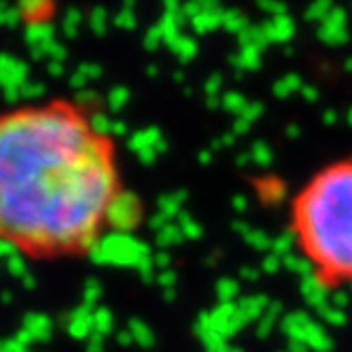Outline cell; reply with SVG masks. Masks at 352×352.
Wrapping results in <instances>:
<instances>
[{"label":"cell","mask_w":352,"mask_h":352,"mask_svg":"<svg viewBox=\"0 0 352 352\" xmlns=\"http://www.w3.org/2000/svg\"><path fill=\"white\" fill-rule=\"evenodd\" d=\"M142 219L111 136L66 100L0 113V248L83 259Z\"/></svg>","instance_id":"obj_1"},{"label":"cell","mask_w":352,"mask_h":352,"mask_svg":"<svg viewBox=\"0 0 352 352\" xmlns=\"http://www.w3.org/2000/svg\"><path fill=\"white\" fill-rule=\"evenodd\" d=\"M293 232L327 285L352 283V160L322 170L299 193Z\"/></svg>","instance_id":"obj_2"},{"label":"cell","mask_w":352,"mask_h":352,"mask_svg":"<svg viewBox=\"0 0 352 352\" xmlns=\"http://www.w3.org/2000/svg\"><path fill=\"white\" fill-rule=\"evenodd\" d=\"M280 331L291 342L304 344L308 350H314V352H331L333 350V340L327 336L322 327L316 320H312L306 312L285 314L280 320Z\"/></svg>","instance_id":"obj_3"},{"label":"cell","mask_w":352,"mask_h":352,"mask_svg":"<svg viewBox=\"0 0 352 352\" xmlns=\"http://www.w3.org/2000/svg\"><path fill=\"white\" fill-rule=\"evenodd\" d=\"M210 322L217 333H221L225 340H230L238 336V331H242L250 320L238 306V301H232V304H219L210 314Z\"/></svg>","instance_id":"obj_4"},{"label":"cell","mask_w":352,"mask_h":352,"mask_svg":"<svg viewBox=\"0 0 352 352\" xmlns=\"http://www.w3.org/2000/svg\"><path fill=\"white\" fill-rule=\"evenodd\" d=\"M299 291H301V295H304V299L308 301V306H312L314 310L327 306L331 301V287L327 285L318 274L308 276V278H301Z\"/></svg>","instance_id":"obj_5"},{"label":"cell","mask_w":352,"mask_h":352,"mask_svg":"<svg viewBox=\"0 0 352 352\" xmlns=\"http://www.w3.org/2000/svg\"><path fill=\"white\" fill-rule=\"evenodd\" d=\"M267 43H289L295 36V21L289 15H276L261 23Z\"/></svg>","instance_id":"obj_6"},{"label":"cell","mask_w":352,"mask_h":352,"mask_svg":"<svg viewBox=\"0 0 352 352\" xmlns=\"http://www.w3.org/2000/svg\"><path fill=\"white\" fill-rule=\"evenodd\" d=\"M261 52L263 49L259 47H240V52L232 58V66L238 68L240 72H246V70H257L261 66Z\"/></svg>","instance_id":"obj_7"},{"label":"cell","mask_w":352,"mask_h":352,"mask_svg":"<svg viewBox=\"0 0 352 352\" xmlns=\"http://www.w3.org/2000/svg\"><path fill=\"white\" fill-rule=\"evenodd\" d=\"M272 301L265 295H250V297H242L238 299V306L242 308V312L246 314L248 320H259L265 310L270 308Z\"/></svg>","instance_id":"obj_8"},{"label":"cell","mask_w":352,"mask_h":352,"mask_svg":"<svg viewBox=\"0 0 352 352\" xmlns=\"http://www.w3.org/2000/svg\"><path fill=\"white\" fill-rule=\"evenodd\" d=\"M348 28H342V26H333V23H327L322 21L318 26V38L324 43V45H333V47H340L348 41Z\"/></svg>","instance_id":"obj_9"},{"label":"cell","mask_w":352,"mask_h":352,"mask_svg":"<svg viewBox=\"0 0 352 352\" xmlns=\"http://www.w3.org/2000/svg\"><path fill=\"white\" fill-rule=\"evenodd\" d=\"M283 265L289 270V272H293V274H297L299 278H308V276H314L316 274V265L304 255V257H297V255H287V257H283Z\"/></svg>","instance_id":"obj_10"},{"label":"cell","mask_w":352,"mask_h":352,"mask_svg":"<svg viewBox=\"0 0 352 352\" xmlns=\"http://www.w3.org/2000/svg\"><path fill=\"white\" fill-rule=\"evenodd\" d=\"M219 26H223V11H202L193 19V30L199 34L210 32Z\"/></svg>","instance_id":"obj_11"},{"label":"cell","mask_w":352,"mask_h":352,"mask_svg":"<svg viewBox=\"0 0 352 352\" xmlns=\"http://www.w3.org/2000/svg\"><path fill=\"white\" fill-rule=\"evenodd\" d=\"M257 189H259L261 199H265V202H280L285 197V185L278 179H274V176L257 183Z\"/></svg>","instance_id":"obj_12"},{"label":"cell","mask_w":352,"mask_h":352,"mask_svg":"<svg viewBox=\"0 0 352 352\" xmlns=\"http://www.w3.org/2000/svg\"><path fill=\"white\" fill-rule=\"evenodd\" d=\"M280 312H283V306H280V304H276V301H272L270 308L265 310V314L259 318V324H257V336H259V338H267L270 331L276 327V322L283 320V318H280Z\"/></svg>","instance_id":"obj_13"},{"label":"cell","mask_w":352,"mask_h":352,"mask_svg":"<svg viewBox=\"0 0 352 352\" xmlns=\"http://www.w3.org/2000/svg\"><path fill=\"white\" fill-rule=\"evenodd\" d=\"M301 87H304V83H301V77L295 72L287 74V77H283L280 81L274 83V96L276 98H289L291 94L295 91H301Z\"/></svg>","instance_id":"obj_14"},{"label":"cell","mask_w":352,"mask_h":352,"mask_svg":"<svg viewBox=\"0 0 352 352\" xmlns=\"http://www.w3.org/2000/svg\"><path fill=\"white\" fill-rule=\"evenodd\" d=\"M297 244H299V242H297L295 232H293V230H289V232L280 234L278 238H274L270 253L278 255V257H287V255H291V253H293V246H297Z\"/></svg>","instance_id":"obj_15"},{"label":"cell","mask_w":352,"mask_h":352,"mask_svg":"<svg viewBox=\"0 0 352 352\" xmlns=\"http://www.w3.org/2000/svg\"><path fill=\"white\" fill-rule=\"evenodd\" d=\"M223 28L234 34H242L248 28V19L238 9L223 11Z\"/></svg>","instance_id":"obj_16"},{"label":"cell","mask_w":352,"mask_h":352,"mask_svg":"<svg viewBox=\"0 0 352 352\" xmlns=\"http://www.w3.org/2000/svg\"><path fill=\"white\" fill-rule=\"evenodd\" d=\"M238 41H240V47H259V49H265L270 43L263 34V28L261 26H248L242 34H238Z\"/></svg>","instance_id":"obj_17"},{"label":"cell","mask_w":352,"mask_h":352,"mask_svg":"<svg viewBox=\"0 0 352 352\" xmlns=\"http://www.w3.org/2000/svg\"><path fill=\"white\" fill-rule=\"evenodd\" d=\"M217 295L221 299V304H232V301H238L240 283L234 278H221L217 285Z\"/></svg>","instance_id":"obj_18"},{"label":"cell","mask_w":352,"mask_h":352,"mask_svg":"<svg viewBox=\"0 0 352 352\" xmlns=\"http://www.w3.org/2000/svg\"><path fill=\"white\" fill-rule=\"evenodd\" d=\"M248 104H250V102H248V100H246L240 91H230V94H225L223 100H221V107H223L225 111H230V113L238 115V117L246 111Z\"/></svg>","instance_id":"obj_19"},{"label":"cell","mask_w":352,"mask_h":352,"mask_svg":"<svg viewBox=\"0 0 352 352\" xmlns=\"http://www.w3.org/2000/svg\"><path fill=\"white\" fill-rule=\"evenodd\" d=\"M331 11H333V3H331V0H314V3L306 11V19L308 21H320L322 23L327 17H329Z\"/></svg>","instance_id":"obj_20"},{"label":"cell","mask_w":352,"mask_h":352,"mask_svg":"<svg viewBox=\"0 0 352 352\" xmlns=\"http://www.w3.org/2000/svg\"><path fill=\"white\" fill-rule=\"evenodd\" d=\"M316 314H318L327 324H331V327H342V324H346V320H348V314H346L344 310L331 306V304H327V306L318 308Z\"/></svg>","instance_id":"obj_21"},{"label":"cell","mask_w":352,"mask_h":352,"mask_svg":"<svg viewBox=\"0 0 352 352\" xmlns=\"http://www.w3.org/2000/svg\"><path fill=\"white\" fill-rule=\"evenodd\" d=\"M250 160H253V164H257L259 168H267L274 162V153H272L270 144L255 142L253 148H250Z\"/></svg>","instance_id":"obj_22"},{"label":"cell","mask_w":352,"mask_h":352,"mask_svg":"<svg viewBox=\"0 0 352 352\" xmlns=\"http://www.w3.org/2000/svg\"><path fill=\"white\" fill-rule=\"evenodd\" d=\"M244 240L253 246L255 250H272V238L263 232V230H255V228H250L248 234L244 236Z\"/></svg>","instance_id":"obj_23"},{"label":"cell","mask_w":352,"mask_h":352,"mask_svg":"<svg viewBox=\"0 0 352 352\" xmlns=\"http://www.w3.org/2000/svg\"><path fill=\"white\" fill-rule=\"evenodd\" d=\"M257 5H259L263 11L272 13L274 17H276V15H287V5L280 3V0H257Z\"/></svg>","instance_id":"obj_24"},{"label":"cell","mask_w":352,"mask_h":352,"mask_svg":"<svg viewBox=\"0 0 352 352\" xmlns=\"http://www.w3.org/2000/svg\"><path fill=\"white\" fill-rule=\"evenodd\" d=\"M179 45H174L176 47V52H179L181 56H183V60L187 62V60H191L195 54H197V47H195V43L193 41H189V38H179L176 41Z\"/></svg>","instance_id":"obj_25"},{"label":"cell","mask_w":352,"mask_h":352,"mask_svg":"<svg viewBox=\"0 0 352 352\" xmlns=\"http://www.w3.org/2000/svg\"><path fill=\"white\" fill-rule=\"evenodd\" d=\"M280 265H283V257L270 253V255H265V257H263L261 272H265V274H276V272L280 270Z\"/></svg>","instance_id":"obj_26"},{"label":"cell","mask_w":352,"mask_h":352,"mask_svg":"<svg viewBox=\"0 0 352 352\" xmlns=\"http://www.w3.org/2000/svg\"><path fill=\"white\" fill-rule=\"evenodd\" d=\"M324 21H327V23H333V26L346 28V26H348V13H346V9H342V7H333V11L329 13V17H327Z\"/></svg>","instance_id":"obj_27"},{"label":"cell","mask_w":352,"mask_h":352,"mask_svg":"<svg viewBox=\"0 0 352 352\" xmlns=\"http://www.w3.org/2000/svg\"><path fill=\"white\" fill-rule=\"evenodd\" d=\"M263 111H265V109H263V104H261V102H250V104L246 107V111H244L240 117H242V119H246L248 123H253V121H257V119L263 115Z\"/></svg>","instance_id":"obj_28"},{"label":"cell","mask_w":352,"mask_h":352,"mask_svg":"<svg viewBox=\"0 0 352 352\" xmlns=\"http://www.w3.org/2000/svg\"><path fill=\"white\" fill-rule=\"evenodd\" d=\"M221 83H223L221 74H212V77L206 81V94H208V96H217L219 89H221Z\"/></svg>","instance_id":"obj_29"},{"label":"cell","mask_w":352,"mask_h":352,"mask_svg":"<svg viewBox=\"0 0 352 352\" xmlns=\"http://www.w3.org/2000/svg\"><path fill=\"white\" fill-rule=\"evenodd\" d=\"M232 206H234L236 212H246V208H248V199H246V195H244V193H236V195L232 197Z\"/></svg>","instance_id":"obj_30"},{"label":"cell","mask_w":352,"mask_h":352,"mask_svg":"<svg viewBox=\"0 0 352 352\" xmlns=\"http://www.w3.org/2000/svg\"><path fill=\"white\" fill-rule=\"evenodd\" d=\"M348 295H344V293H336V295H331V301L329 304L331 306H336V308H340V310H346V306H348Z\"/></svg>","instance_id":"obj_31"},{"label":"cell","mask_w":352,"mask_h":352,"mask_svg":"<svg viewBox=\"0 0 352 352\" xmlns=\"http://www.w3.org/2000/svg\"><path fill=\"white\" fill-rule=\"evenodd\" d=\"M248 130H250V123H248L246 119L238 117L236 123H234V134H236V136H242V134H246Z\"/></svg>","instance_id":"obj_32"},{"label":"cell","mask_w":352,"mask_h":352,"mask_svg":"<svg viewBox=\"0 0 352 352\" xmlns=\"http://www.w3.org/2000/svg\"><path fill=\"white\" fill-rule=\"evenodd\" d=\"M301 96H304L308 102H316V100H318V89L312 87V85H304V87H301Z\"/></svg>","instance_id":"obj_33"},{"label":"cell","mask_w":352,"mask_h":352,"mask_svg":"<svg viewBox=\"0 0 352 352\" xmlns=\"http://www.w3.org/2000/svg\"><path fill=\"white\" fill-rule=\"evenodd\" d=\"M259 270H253V267H242L240 270V276H242V278H248L250 283H255V280H259Z\"/></svg>","instance_id":"obj_34"},{"label":"cell","mask_w":352,"mask_h":352,"mask_svg":"<svg viewBox=\"0 0 352 352\" xmlns=\"http://www.w3.org/2000/svg\"><path fill=\"white\" fill-rule=\"evenodd\" d=\"M338 121V113L333 111V109H327L324 113H322V123L324 125H333Z\"/></svg>","instance_id":"obj_35"},{"label":"cell","mask_w":352,"mask_h":352,"mask_svg":"<svg viewBox=\"0 0 352 352\" xmlns=\"http://www.w3.org/2000/svg\"><path fill=\"white\" fill-rule=\"evenodd\" d=\"M217 144H219V146H234V144H236V134H234V132H232V134H225Z\"/></svg>","instance_id":"obj_36"},{"label":"cell","mask_w":352,"mask_h":352,"mask_svg":"<svg viewBox=\"0 0 352 352\" xmlns=\"http://www.w3.org/2000/svg\"><path fill=\"white\" fill-rule=\"evenodd\" d=\"M299 134H301V132H299V125L291 123L289 128H287V136H289V138H297Z\"/></svg>","instance_id":"obj_37"},{"label":"cell","mask_w":352,"mask_h":352,"mask_svg":"<svg viewBox=\"0 0 352 352\" xmlns=\"http://www.w3.org/2000/svg\"><path fill=\"white\" fill-rule=\"evenodd\" d=\"M250 162H253V160H250V153H240V155H238V166H240V168L248 166Z\"/></svg>","instance_id":"obj_38"},{"label":"cell","mask_w":352,"mask_h":352,"mask_svg":"<svg viewBox=\"0 0 352 352\" xmlns=\"http://www.w3.org/2000/svg\"><path fill=\"white\" fill-rule=\"evenodd\" d=\"M221 102H219V100H217V96H208V107H212V109H217Z\"/></svg>","instance_id":"obj_39"},{"label":"cell","mask_w":352,"mask_h":352,"mask_svg":"<svg viewBox=\"0 0 352 352\" xmlns=\"http://www.w3.org/2000/svg\"><path fill=\"white\" fill-rule=\"evenodd\" d=\"M199 160H202V164H208V162H210V153H208V151H206V153L199 155Z\"/></svg>","instance_id":"obj_40"},{"label":"cell","mask_w":352,"mask_h":352,"mask_svg":"<svg viewBox=\"0 0 352 352\" xmlns=\"http://www.w3.org/2000/svg\"><path fill=\"white\" fill-rule=\"evenodd\" d=\"M344 68H346L348 72H352V58H348V60L344 62Z\"/></svg>","instance_id":"obj_41"},{"label":"cell","mask_w":352,"mask_h":352,"mask_svg":"<svg viewBox=\"0 0 352 352\" xmlns=\"http://www.w3.org/2000/svg\"><path fill=\"white\" fill-rule=\"evenodd\" d=\"M348 123H350V125H352V109H350V111H348Z\"/></svg>","instance_id":"obj_42"},{"label":"cell","mask_w":352,"mask_h":352,"mask_svg":"<svg viewBox=\"0 0 352 352\" xmlns=\"http://www.w3.org/2000/svg\"><path fill=\"white\" fill-rule=\"evenodd\" d=\"M195 3H204V0H195Z\"/></svg>","instance_id":"obj_43"}]
</instances>
